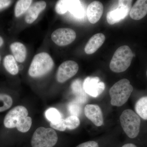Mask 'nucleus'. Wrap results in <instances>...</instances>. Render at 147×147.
I'll list each match as a JSON object with an SVG mask.
<instances>
[{
	"instance_id": "1",
	"label": "nucleus",
	"mask_w": 147,
	"mask_h": 147,
	"mask_svg": "<svg viewBox=\"0 0 147 147\" xmlns=\"http://www.w3.org/2000/svg\"><path fill=\"white\" fill-rule=\"evenodd\" d=\"M27 108L21 105L14 107L7 114L4 120V125L7 128L16 127L18 131L25 133L31 127L32 119L28 117Z\"/></svg>"
},
{
	"instance_id": "2",
	"label": "nucleus",
	"mask_w": 147,
	"mask_h": 147,
	"mask_svg": "<svg viewBox=\"0 0 147 147\" xmlns=\"http://www.w3.org/2000/svg\"><path fill=\"white\" fill-rule=\"evenodd\" d=\"M133 90V87L127 79H123L117 82L109 90L111 105L117 107L122 106L128 100Z\"/></svg>"
},
{
	"instance_id": "3",
	"label": "nucleus",
	"mask_w": 147,
	"mask_h": 147,
	"mask_svg": "<svg viewBox=\"0 0 147 147\" xmlns=\"http://www.w3.org/2000/svg\"><path fill=\"white\" fill-rule=\"evenodd\" d=\"M54 63L48 53H41L34 56L29 67V75L33 78H39L50 72Z\"/></svg>"
},
{
	"instance_id": "4",
	"label": "nucleus",
	"mask_w": 147,
	"mask_h": 147,
	"mask_svg": "<svg viewBox=\"0 0 147 147\" xmlns=\"http://www.w3.org/2000/svg\"><path fill=\"white\" fill-rule=\"evenodd\" d=\"M133 57L130 47L127 45L121 46L113 55L110 63V69L116 73L125 71L131 65Z\"/></svg>"
},
{
	"instance_id": "5",
	"label": "nucleus",
	"mask_w": 147,
	"mask_h": 147,
	"mask_svg": "<svg viewBox=\"0 0 147 147\" xmlns=\"http://www.w3.org/2000/svg\"><path fill=\"white\" fill-rule=\"evenodd\" d=\"M121 125L129 138L134 139L140 131L141 119L138 115L130 109L124 110L120 117Z\"/></svg>"
},
{
	"instance_id": "6",
	"label": "nucleus",
	"mask_w": 147,
	"mask_h": 147,
	"mask_svg": "<svg viewBox=\"0 0 147 147\" xmlns=\"http://www.w3.org/2000/svg\"><path fill=\"white\" fill-rule=\"evenodd\" d=\"M58 137L53 129L40 127L34 131L31 140L32 147H53L57 142Z\"/></svg>"
},
{
	"instance_id": "7",
	"label": "nucleus",
	"mask_w": 147,
	"mask_h": 147,
	"mask_svg": "<svg viewBox=\"0 0 147 147\" xmlns=\"http://www.w3.org/2000/svg\"><path fill=\"white\" fill-rule=\"evenodd\" d=\"M132 1H119V6L114 10L107 13L106 19L110 25L119 22L128 15L131 10Z\"/></svg>"
},
{
	"instance_id": "8",
	"label": "nucleus",
	"mask_w": 147,
	"mask_h": 147,
	"mask_svg": "<svg viewBox=\"0 0 147 147\" xmlns=\"http://www.w3.org/2000/svg\"><path fill=\"white\" fill-rule=\"evenodd\" d=\"M76 38V33L72 29L69 28H60L55 30L51 35L53 42L59 46L69 45Z\"/></svg>"
},
{
	"instance_id": "9",
	"label": "nucleus",
	"mask_w": 147,
	"mask_h": 147,
	"mask_svg": "<svg viewBox=\"0 0 147 147\" xmlns=\"http://www.w3.org/2000/svg\"><path fill=\"white\" fill-rule=\"evenodd\" d=\"M79 69L78 63L74 61L69 60L64 62L58 68L57 80L59 83H64L76 75Z\"/></svg>"
},
{
	"instance_id": "10",
	"label": "nucleus",
	"mask_w": 147,
	"mask_h": 147,
	"mask_svg": "<svg viewBox=\"0 0 147 147\" xmlns=\"http://www.w3.org/2000/svg\"><path fill=\"white\" fill-rule=\"evenodd\" d=\"M84 91L87 94L93 97H97L105 89V84L100 82L98 77H88L83 83Z\"/></svg>"
},
{
	"instance_id": "11",
	"label": "nucleus",
	"mask_w": 147,
	"mask_h": 147,
	"mask_svg": "<svg viewBox=\"0 0 147 147\" xmlns=\"http://www.w3.org/2000/svg\"><path fill=\"white\" fill-rule=\"evenodd\" d=\"M85 115L96 126H101L103 123V115L100 107L97 105L88 104L84 108Z\"/></svg>"
},
{
	"instance_id": "12",
	"label": "nucleus",
	"mask_w": 147,
	"mask_h": 147,
	"mask_svg": "<svg viewBox=\"0 0 147 147\" xmlns=\"http://www.w3.org/2000/svg\"><path fill=\"white\" fill-rule=\"evenodd\" d=\"M103 11L102 3L97 1L92 2L89 5L87 8V16L90 23L95 24L98 21Z\"/></svg>"
},
{
	"instance_id": "13",
	"label": "nucleus",
	"mask_w": 147,
	"mask_h": 147,
	"mask_svg": "<svg viewBox=\"0 0 147 147\" xmlns=\"http://www.w3.org/2000/svg\"><path fill=\"white\" fill-rule=\"evenodd\" d=\"M46 7V3L44 1L35 3L30 7L27 11L25 20L27 24H31L36 20L40 13Z\"/></svg>"
},
{
	"instance_id": "14",
	"label": "nucleus",
	"mask_w": 147,
	"mask_h": 147,
	"mask_svg": "<svg viewBox=\"0 0 147 147\" xmlns=\"http://www.w3.org/2000/svg\"><path fill=\"white\" fill-rule=\"evenodd\" d=\"M105 36L102 33L94 34L90 38L85 47V52L88 55L95 53L105 42Z\"/></svg>"
},
{
	"instance_id": "15",
	"label": "nucleus",
	"mask_w": 147,
	"mask_h": 147,
	"mask_svg": "<svg viewBox=\"0 0 147 147\" xmlns=\"http://www.w3.org/2000/svg\"><path fill=\"white\" fill-rule=\"evenodd\" d=\"M147 14V0H138L131 7L129 15L132 19L139 20Z\"/></svg>"
},
{
	"instance_id": "16",
	"label": "nucleus",
	"mask_w": 147,
	"mask_h": 147,
	"mask_svg": "<svg viewBox=\"0 0 147 147\" xmlns=\"http://www.w3.org/2000/svg\"><path fill=\"white\" fill-rule=\"evenodd\" d=\"M10 48L15 60L18 62H24L27 56L26 48L25 45L21 42H15L11 44Z\"/></svg>"
},
{
	"instance_id": "17",
	"label": "nucleus",
	"mask_w": 147,
	"mask_h": 147,
	"mask_svg": "<svg viewBox=\"0 0 147 147\" xmlns=\"http://www.w3.org/2000/svg\"><path fill=\"white\" fill-rule=\"evenodd\" d=\"M71 89L75 95V100L82 104L87 102L88 97L81 80L77 79L74 81L71 84Z\"/></svg>"
},
{
	"instance_id": "18",
	"label": "nucleus",
	"mask_w": 147,
	"mask_h": 147,
	"mask_svg": "<svg viewBox=\"0 0 147 147\" xmlns=\"http://www.w3.org/2000/svg\"><path fill=\"white\" fill-rule=\"evenodd\" d=\"M3 65L7 71L11 75H15L18 73L19 69L18 65L15 58L12 55L6 56L3 60Z\"/></svg>"
},
{
	"instance_id": "19",
	"label": "nucleus",
	"mask_w": 147,
	"mask_h": 147,
	"mask_svg": "<svg viewBox=\"0 0 147 147\" xmlns=\"http://www.w3.org/2000/svg\"><path fill=\"white\" fill-rule=\"evenodd\" d=\"M137 115L144 120H147V96H144L139 99L135 106Z\"/></svg>"
},
{
	"instance_id": "20",
	"label": "nucleus",
	"mask_w": 147,
	"mask_h": 147,
	"mask_svg": "<svg viewBox=\"0 0 147 147\" xmlns=\"http://www.w3.org/2000/svg\"><path fill=\"white\" fill-rule=\"evenodd\" d=\"M32 1L31 0H20L18 1L15 5L14 14L16 17L22 16L28 10Z\"/></svg>"
},
{
	"instance_id": "21",
	"label": "nucleus",
	"mask_w": 147,
	"mask_h": 147,
	"mask_svg": "<svg viewBox=\"0 0 147 147\" xmlns=\"http://www.w3.org/2000/svg\"><path fill=\"white\" fill-rule=\"evenodd\" d=\"M69 11L75 17L81 18L84 15V9L80 1H71Z\"/></svg>"
},
{
	"instance_id": "22",
	"label": "nucleus",
	"mask_w": 147,
	"mask_h": 147,
	"mask_svg": "<svg viewBox=\"0 0 147 147\" xmlns=\"http://www.w3.org/2000/svg\"><path fill=\"white\" fill-rule=\"evenodd\" d=\"M45 115L50 123L55 124L59 123L63 119L62 116L60 113L55 108H50L45 112Z\"/></svg>"
},
{
	"instance_id": "23",
	"label": "nucleus",
	"mask_w": 147,
	"mask_h": 147,
	"mask_svg": "<svg viewBox=\"0 0 147 147\" xmlns=\"http://www.w3.org/2000/svg\"><path fill=\"white\" fill-rule=\"evenodd\" d=\"M68 110L71 116L78 117L82 113V104L75 99L72 100L68 104Z\"/></svg>"
},
{
	"instance_id": "24",
	"label": "nucleus",
	"mask_w": 147,
	"mask_h": 147,
	"mask_svg": "<svg viewBox=\"0 0 147 147\" xmlns=\"http://www.w3.org/2000/svg\"><path fill=\"white\" fill-rule=\"evenodd\" d=\"M13 100L10 96L0 94V113L8 110L11 107Z\"/></svg>"
},
{
	"instance_id": "25",
	"label": "nucleus",
	"mask_w": 147,
	"mask_h": 147,
	"mask_svg": "<svg viewBox=\"0 0 147 147\" xmlns=\"http://www.w3.org/2000/svg\"><path fill=\"white\" fill-rule=\"evenodd\" d=\"M71 1L61 0L57 3L55 6L56 12L59 14H63L68 11Z\"/></svg>"
},
{
	"instance_id": "26",
	"label": "nucleus",
	"mask_w": 147,
	"mask_h": 147,
	"mask_svg": "<svg viewBox=\"0 0 147 147\" xmlns=\"http://www.w3.org/2000/svg\"><path fill=\"white\" fill-rule=\"evenodd\" d=\"M64 123L66 128L74 129L79 126L80 121L78 117L75 116H70L64 119Z\"/></svg>"
},
{
	"instance_id": "27",
	"label": "nucleus",
	"mask_w": 147,
	"mask_h": 147,
	"mask_svg": "<svg viewBox=\"0 0 147 147\" xmlns=\"http://www.w3.org/2000/svg\"><path fill=\"white\" fill-rule=\"evenodd\" d=\"M50 125L52 128L59 131H64L66 129V127L64 123V119H63L59 123L55 124L50 123Z\"/></svg>"
},
{
	"instance_id": "28",
	"label": "nucleus",
	"mask_w": 147,
	"mask_h": 147,
	"mask_svg": "<svg viewBox=\"0 0 147 147\" xmlns=\"http://www.w3.org/2000/svg\"><path fill=\"white\" fill-rule=\"evenodd\" d=\"M76 147H99L98 144L94 141H89L80 144Z\"/></svg>"
},
{
	"instance_id": "29",
	"label": "nucleus",
	"mask_w": 147,
	"mask_h": 147,
	"mask_svg": "<svg viewBox=\"0 0 147 147\" xmlns=\"http://www.w3.org/2000/svg\"><path fill=\"white\" fill-rule=\"evenodd\" d=\"M11 1L8 0H0V10L8 7L11 3Z\"/></svg>"
},
{
	"instance_id": "30",
	"label": "nucleus",
	"mask_w": 147,
	"mask_h": 147,
	"mask_svg": "<svg viewBox=\"0 0 147 147\" xmlns=\"http://www.w3.org/2000/svg\"><path fill=\"white\" fill-rule=\"evenodd\" d=\"M122 147H137L136 145L133 144H127L123 145Z\"/></svg>"
},
{
	"instance_id": "31",
	"label": "nucleus",
	"mask_w": 147,
	"mask_h": 147,
	"mask_svg": "<svg viewBox=\"0 0 147 147\" xmlns=\"http://www.w3.org/2000/svg\"><path fill=\"white\" fill-rule=\"evenodd\" d=\"M3 40L2 38L0 36V47H1L3 44Z\"/></svg>"
},
{
	"instance_id": "32",
	"label": "nucleus",
	"mask_w": 147,
	"mask_h": 147,
	"mask_svg": "<svg viewBox=\"0 0 147 147\" xmlns=\"http://www.w3.org/2000/svg\"><path fill=\"white\" fill-rule=\"evenodd\" d=\"M0 60H1V57H0Z\"/></svg>"
},
{
	"instance_id": "33",
	"label": "nucleus",
	"mask_w": 147,
	"mask_h": 147,
	"mask_svg": "<svg viewBox=\"0 0 147 147\" xmlns=\"http://www.w3.org/2000/svg\"></svg>"
}]
</instances>
